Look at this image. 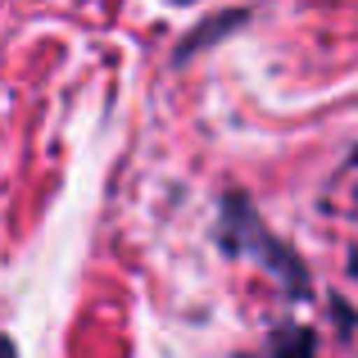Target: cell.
Instances as JSON below:
<instances>
[{"mask_svg": "<svg viewBox=\"0 0 358 358\" xmlns=\"http://www.w3.org/2000/svg\"><path fill=\"white\" fill-rule=\"evenodd\" d=\"M227 245H231V250H245V259L268 263L277 277H286L295 290H304V272H299L295 254H290L286 245L272 241L268 231H263V222L254 218V209L245 200H236V195L227 200Z\"/></svg>", "mask_w": 358, "mask_h": 358, "instance_id": "6da1fadb", "label": "cell"}, {"mask_svg": "<svg viewBox=\"0 0 358 358\" xmlns=\"http://www.w3.org/2000/svg\"><path fill=\"white\" fill-rule=\"evenodd\" d=\"M236 23H245V14H222V18H213V23L195 27V32L186 36V45L177 50V59H186V55H191V50H200V45H213V36H218L222 27H236Z\"/></svg>", "mask_w": 358, "mask_h": 358, "instance_id": "7a4b0ae2", "label": "cell"}, {"mask_svg": "<svg viewBox=\"0 0 358 358\" xmlns=\"http://www.w3.org/2000/svg\"><path fill=\"white\" fill-rule=\"evenodd\" d=\"M0 358H18V354H14V341H9V336H0Z\"/></svg>", "mask_w": 358, "mask_h": 358, "instance_id": "3957f363", "label": "cell"}, {"mask_svg": "<svg viewBox=\"0 0 358 358\" xmlns=\"http://www.w3.org/2000/svg\"><path fill=\"white\" fill-rule=\"evenodd\" d=\"M168 5H195V0H168Z\"/></svg>", "mask_w": 358, "mask_h": 358, "instance_id": "277c9868", "label": "cell"}]
</instances>
